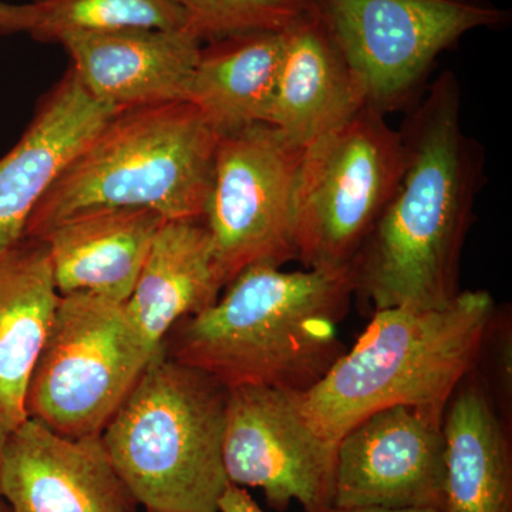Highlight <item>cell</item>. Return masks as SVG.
Here are the masks:
<instances>
[{"instance_id":"3","label":"cell","mask_w":512,"mask_h":512,"mask_svg":"<svg viewBox=\"0 0 512 512\" xmlns=\"http://www.w3.org/2000/svg\"><path fill=\"white\" fill-rule=\"evenodd\" d=\"M497 306L487 291H461L441 308L384 309L308 392L299 409L326 440H339L386 407L446 410L476 366Z\"/></svg>"},{"instance_id":"14","label":"cell","mask_w":512,"mask_h":512,"mask_svg":"<svg viewBox=\"0 0 512 512\" xmlns=\"http://www.w3.org/2000/svg\"><path fill=\"white\" fill-rule=\"evenodd\" d=\"M116 111L94 99L70 69L39 100L23 136L0 158V247L25 237L36 205Z\"/></svg>"},{"instance_id":"16","label":"cell","mask_w":512,"mask_h":512,"mask_svg":"<svg viewBox=\"0 0 512 512\" xmlns=\"http://www.w3.org/2000/svg\"><path fill=\"white\" fill-rule=\"evenodd\" d=\"M367 106L365 92L318 12L285 32L268 123L305 148Z\"/></svg>"},{"instance_id":"19","label":"cell","mask_w":512,"mask_h":512,"mask_svg":"<svg viewBox=\"0 0 512 512\" xmlns=\"http://www.w3.org/2000/svg\"><path fill=\"white\" fill-rule=\"evenodd\" d=\"M446 440L444 512H512L507 423L474 369L451 394Z\"/></svg>"},{"instance_id":"24","label":"cell","mask_w":512,"mask_h":512,"mask_svg":"<svg viewBox=\"0 0 512 512\" xmlns=\"http://www.w3.org/2000/svg\"><path fill=\"white\" fill-rule=\"evenodd\" d=\"M218 512H264L244 487L229 484L218 503Z\"/></svg>"},{"instance_id":"17","label":"cell","mask_w":512,"mask_h":512,"mask_svg":"<svg viewBox=\"0 0 512 512\" xmlns=\"http://www.w3.org/2000/svg\"><path fill=\"white\" fill-rule=\"evenodd\" d=\"M225 285L204 220L164 221L126 302L127 312L156 355L171 329L211 308Z\"/></svg>"},{"instance_id":"8","label":"cell","mask_w":512,"mask_h":512,"mask_svg":"<svg viewBox=\"0 0 512 512\" xmlns=\"http://www.w3.org/2000/svg\"><path fill=\"white\" fill-rule=\"evenodd\" d=\"M370 109L387 116L419 93L441 53L508 22L488 0H316Z\"/></svg>"},{"instance_id":"6","label":"cell","mask_w":512,"mask_h":512,"mask_svg":"<svg viewBox=\"0 0 512 512\" xmlns=\"http://www.w3.org/2000/svg\"><path fill=\"white\" fill-rule=\"evenodd\" d=\"M153 356L126 303L62 295L30 375L26 416L74 439L101 436Z\"/></svg>"},{"instance_id":"23","label":"cell","mask_w":512,"mask_h":512,"mask_svg":"<svg viewBox=\"0 0 512 512\" xmlns=\"http://www.w3.org/2000/svg\"><path fill=\"white\" fill-rule=\"evenodd\" d=\"M36 23V10L32 3L12 5L0 0V35L30 33Z\"/></svg>"},{"instance_id":"1","label":"cell","mask_w":512,"mask_h":512,"mask_svg":"<svg viewBox=\"0 0 512 512\" xmlns=\"http://www.w3.org/2000/svg\"><path fill=\"white\" fill-rule=\"evenodd\" d=\"M400 183L352 264L369 313L441 308L460 293L464 241L484 181V151L461 124V89L444 72L400 128Z\"/></svg>"},{"instance_id":"2","label":"cell","mask_w":512,"mask_h":512,"mask_svg":"<svg viewBox=\"0 0 512 512\" xmlns=\"http://www.w3.org/2000/svg\"><path fill=\"white\" fill-rule=\"evenodd\" d=\"M352 298L350 268L251 266L211 308L178 322L164 350L228 390L261 386L305 393L346 352L339 325Z\"/></svg>"},{"instance_id":"18","label":"cell","mask_w":512,"mask_h":512,"mask_svg":"<svg viewBox=\"0 0 512 512\" xmlns=\"http://www.w3.org/2000/svg\"><path fill=\"white\" fill-rule=\"evenodd\" d=\"M42 239L23 237L0 247V431L26 416L30 375L59 302Z\"/></svg>"},{"instance_id":"12","label":"cell","mask_w":512,"mask_h":512,"mask_svg":"<svg viewBox=\"0 0 512 512\" xmlns=\"http://www.w3.org/2000/svg\"><path fill=\"white\" fill-rule=\"evenodd\" d=\"M0 497L12 512H137L100 436L67 437L35 419L10 431Z\"/></svg>"},{"instance_id":"27","label":"cell","mask_w":512,"mask_h":512,"mask_svg":"<svg viewBox=\"0 0 512 512\" xmlns=\"http://www.w3.org/2000/svg\"><path fill=\"white\" fill-rule=\"evenodd\" d=\"M0 512H12L8 504L5 501L0 500Z\"/></svg>"},{"instance_id":"9","label":"cell","mask_w":512,"mask_h":512,"mask_svg":"<svg viewBox=\"0 0 512 512\" xmlns=\"http://www.w3.org/2000/svg\"><path fill=\"white\" fill-rule=\"evenodd\" d=\"M302 156L303 148L271 124L220 137L204 222L225 284L251 266L282 268L298 259Z\"/></svg>"},{"instance_id":"5","label":"cell","mask_w":512,"mask_h":512,"mask_svg":"<svg viewBox=\"0 0 512 512\" xmlns=\"http://www.w3.org/2000/svg\"><path fill=\"white\" fill-rule=\"evenodd\" d=\"M227 387L163 348L101 433L111 463L147 512H218Z\"/></svg>"},{"instance_id":"11","label":"cell","mask_w":512,"mask_h":512,"mask_svg":"<svg viewBox=\"0 0 512 512\" xmlns=\"http://www.w3.org/2000/svg\"><path fill=\"white\" fill-rule=\"evenodd\" d=\"M444 410L386 407L369 414L336 447L332 510L446 505Z\"/></svg>"},{"instance_id":"20","label":"cell","mask_w":512,"mask_h":512,"mask_svg":"<svg viewBox=\"0 0 512 512\" xmlns=\"http://www.w3.org/2000/svg\"><path fill=\"white\" fill-rule=\"evenodd\" d=\"M285 32H252L202 45L188 99L218 136L268 123Z\"/></svg>"},{"instance_id":"25","label":"cell","mask_w":512,"mask_h":512,"mask_svg":"<svg viewBox=\"0 0 512 512\" xmlns=\"http://www.w3.org/2000/svg\"><path fill=\"white\" fill-rule=\"evenodd\" d=\"M330 512H444L433 507L412 508H360V510H332Z\"/></svg>"},{"instance_id":"21","label":"cell","mask_w":512,"mask_h":512,"mask_svg":"<svg viewBox=\"0 0 512 512\" xmlns=\"http://www.w3.org/2000/svg\"><path fill=\"white\" fill-rule=\"evenodd\" d=\"M33 39L57 43L74 32L128 28L184 29V13L174 0H33Z\"/></svg>"},{"instance_id":"4","label":"cell","mask_w":512,"mask_h":512,"mask_svg":"<svg viewBox=\"0 0 512 512\" xmlns=\"http://www.w3.org/2000/svg\"><path fill=\"white\" fill-rule=\"evenodd\" d=\"M220 136L190 101L116 111L36 205L25 237L80 212L140 208L204 220Z\"/></svg>"},{"instance_id":"13","label":"cell","mask_w":512,"mask_h":512,"mask_svg":"<svg viewBox=\"0 0 512 512\" xmlns=\"http://www.w3.org/2000/svg\"><path fill=\"white\" fill-rule=\"evenodd\" d=\"M79 82L117 110L188 99L202 42L190 30L128 28L60 37Z\"/></svg>"},{"instance_id":"26","label":"cell","mask_w":512,"mask_h":512,"mask_svg":"<svg viewBox=\"0 0 512 512\" xmlns=\"http://www.w3.org/2000/svg\"><path fill=\"white\" fill-rule=\"evenodd\" d=\"M6 439H8V434L0 431V464H2L3 448H5ZM0 500H2V497H0Z\"/></svg>"},{"instance_id":"15","label":"cell","mask_w":512,"mask_h":512,"mask_svg":"<svg viewBox=\"0 0 512 512\" xmlns=\"http://www.w3.org/2000/svg\"><path fill=\"white\" fill-rule=\"evenodd\" d=\"M140 208H99L59 222L43 235L59 295L89 293L126 303L163 225Z\"/></svg>"},{"instance_id":"22","label":"cell","mask_w":512,"mask_h":512,"mask_svg":"<svg viewBox=\"0 0 512 512\" xmlns=\"http://www.w3.org/2000/svg\"><path fill=\"white\" fill-rule=\"evenodd\" d=\"M187 29L204 43L252 32H286L316 9V0H174Z\"/></svg>"},{"instance_id":"7","label":"cell","mask_w":512,"mask_h":512,"mask_svg":"<svg viewBox=\"0 0 512 512\" xmlns=\"http://www.w3.org/2000/svg\"><path fill=\"white\" fill-rule=\"evenodd\" d=\"M400 130L369 106L303 148L296 245L305 269L349 268L400 183Z\"/></svg>"},{"instance_id":"10","label":"cell","mask_w":512,"mask_h":512,"mask_svg":"<svg viewBox=\"0 0 512 512\" xmlns=\"http://www.w3.org/2000/svg\"><path fill=\"white\" fill-rule=\"evenodd\" d=\"M336 447L303 417L298 393L261 386L229 390L224 433L228 481L261 488L276 510L298 501L306 512L332 511Z\"/></svg>"}]
</instances>
